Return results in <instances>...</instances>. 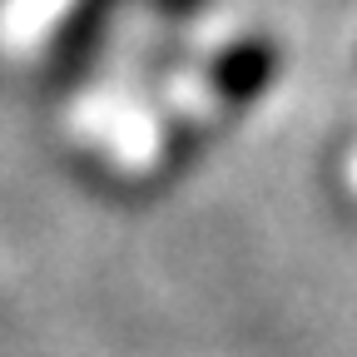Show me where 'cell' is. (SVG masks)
Listing matches in <instances>:
<instances>
[{
	"label": "cell",
	"mask_w": 357,
	"mask_h": 357,
	"mask_svg": "<svg viewBox=\"0 0 357 357\" xmlns=\"http://www.w3.org/2000/svg\"><path fill=\"white\" fill-rule=\"evenodd\" d=\"M273 65H278V55L268 50L263 40H248V45H238V50H229L218 60V89L229 100H253L258 89L268 84Z\"/></svg>",
	"instance_id": "cell-1"
}]
</instances>
